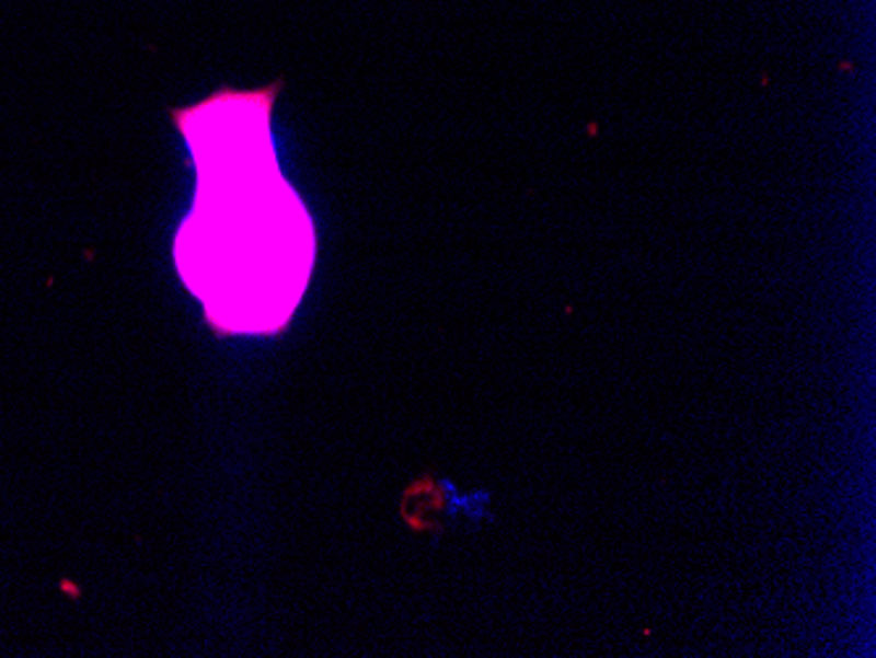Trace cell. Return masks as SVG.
<instances>
[{
  "mask_svg": "<svg viewBox=\"0 0 876 658\" xmlns=\"http://www.w3.org/2000/svg\"><path fill=\"white\" fill-rule=\"evenodd\" d=\"M276 92L278 84L221 90L171 113L197 165L176 265L218 334H278L313 270V221L284 182L270 142Z\"/></svg>",
  "mask_w": 876,
  "mask_h": 658,
  "instance_id": "1",
  "label": "cell"
}]
</instances>
